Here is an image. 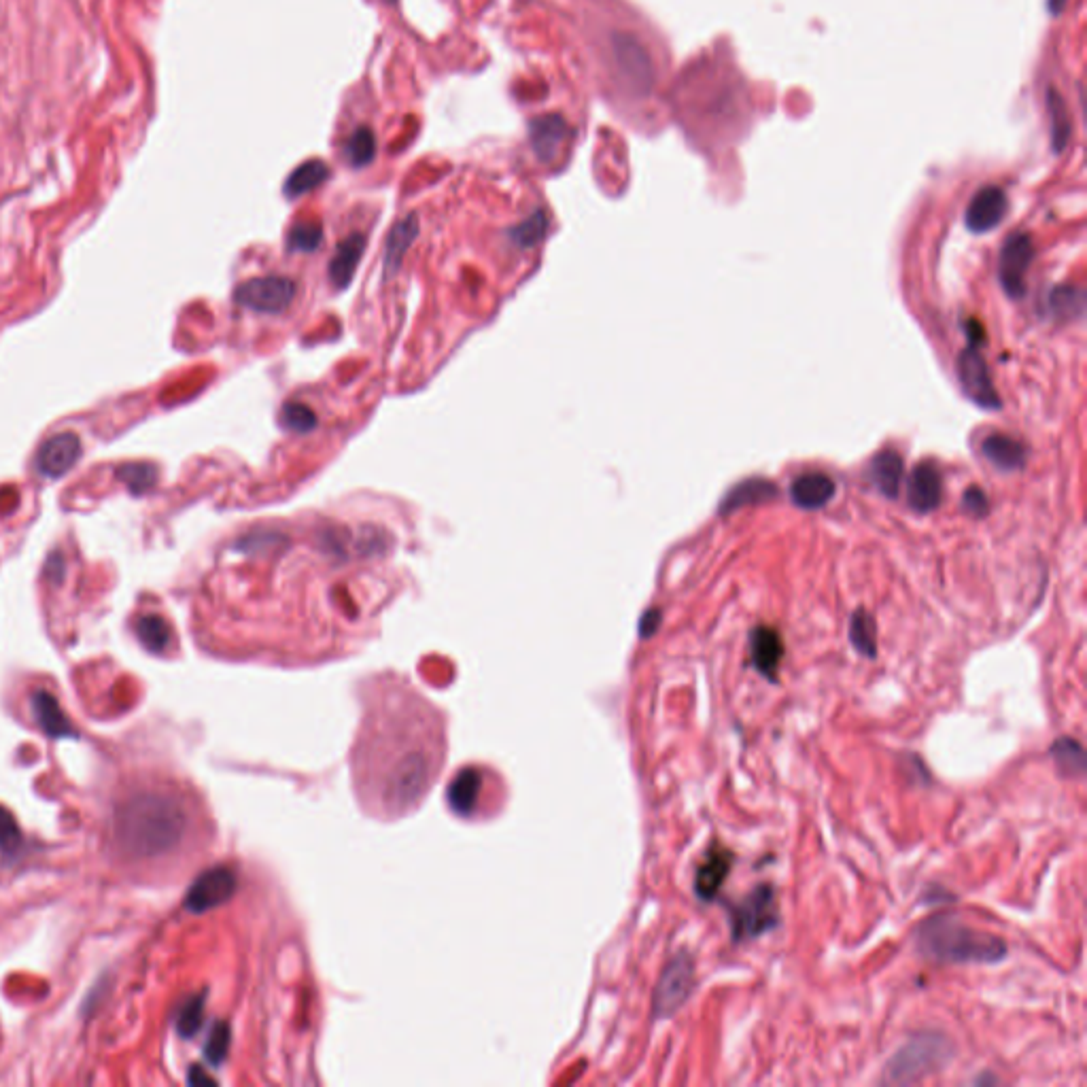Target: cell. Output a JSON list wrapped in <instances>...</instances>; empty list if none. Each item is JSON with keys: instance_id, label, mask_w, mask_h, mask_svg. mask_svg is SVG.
Returning a JSON list of instances; mask_svg holds the SVG:
<instances>
[{"instance_id": "40", "label": "cell", "mask_w": 1087, "mask_h": 1087, "mask_svg": "<svg viewBox=\"0 0 1087 1087\" xmlns=\"http://www.w3.org/2000/svg\"><path fill=\"white\" fill-rule=\"evenodd\" d=\"M659 625H661V612H659V610H650V612H646L644 618H642V625H640V635H642V637L654 635V633H657Z\"/></svg>"}, {"instance_id": "30", "label": "cell", "mask_w": 1087, "mask_h": 1087, "mask_svg": "<svg viewBox=\"0 0 1087 1087\" xmlns=\"http://www.w3.org/2000/svg\"><path fill=\"white\" fill-rule=\"evenodd\" d=\"M417 230H419V223H417V217H414V215L402 219L398 226L393 228V232L389 234V240H387V264L389 266H393L395 262L400 260V255L404 253V249L412 243V238L417 236Z\"/></svg>"}, {"instance_id": "33", "label": "cell", "mask_w": 1087, "mask_h": 1087, "mask_svg": "<svg viewBox=\"0 0 1087 1087\" xmlns=\"http://www.w3.org/2000/svg\"><path fill=\"white\" fill-rule=\"evenodd\" d=\"M20 848H22L20 826H17L9 809L0 805V852H3L7 858H11V856H17Z\"/></svg>"}, {"instance_id": "15", "label": "cell", "mask_w": 1087, "mask_h": 1087, "mask_svg": "<svg viewBox=\"0 0 1087 1087\" xmlns=\"http://www.w3.org/2000/svg\"><path fill=\"white\" fill-rule=\"evenodd\" d=\"M1007 213V194L996 185L981 187L966 209V228L973 234L994 230Z\"/></svg>"}, {"instance_id": "12", "label": "cell", "mask_w": 1087, "mask_h": 1087, "mask_svg": "<svg viewBox=\"0 0 1087 1087\" xmlns=\"http://www.w3.org/2000/svg\"><path fill=\"white\" fill-rule=\"evenodd\" d=\"M733 862H735V854L727 848V845L714 841L710 848H707L705 856L701 858L695 871V894L703 903H710L716 899L720 888L724 886V882H727V877L733 871Z\"/></svg>"}, {"instance_id": "28", "label": "cell", "mask_w": 1087, "mask_h": 1087, "mask_svg": "<svg viewBox=\"0 0 1087 1087\" xmlns=\"http://www.w3.org/2000/svg\"><path fill=\"white\" fill-rule=\"evenodd\" d=\"M344 153H347V162L353 166V168H361L366 166L374 160V153H376V138H374V132L368 128V126H359L347 141V149H344Z\"/></svg>"}, {"instance_id": "4", "label": "cell", "mask_w": 1087, "mask_h": 1087, "mask_svg": "<svg viewBox=\"0 0 1087 1087\" xmlns=\"http://www.w3.org/2000/svg\"><path fill=\"white\" fill-rule=\"evenodd\" d=\"M954 1056L952 1041L939 1032H920L909 1039L884 1068L886 1083H918L937 1073Z\"/></svg>"}, {"instance_id": "5", "label": "cell", "mask_w": 1087, "mask_h": 1087, "mask_svg": "<svg viewBox=\"0 0 1087 1087\" xmlns=\"http://www.w3.org/2000/svg\"><path fill=\"white\" fill-rule=\"evenodd\" d=\"M731 937L735 943H746L763 937L780 926V907L775 888L758 884L737 905H731Z\"/></svg>"}, {"instance_id": "8", "label": "cell", "mask_w": 1087, "mask_h": 1087, "mask_svg": "<svg viewBox=\"0 0 1087 1087\" xmlns=\"http://www.w3.org/2000/svg\"><path fill=\"white\" fill-rule=\"evenodd\" d=\"M612 51L618 71L629 88L637 94H648L654 81V68L644 45L631 34L618 32L612 37Z\"/></svg>"}, {"instance_id": "24", "label": "cell", "mask_w": 1087, "mask_h": 1087, "mask_svg": "<svg viewBox=\"0 0 1087 1087\" xmlns=\"http://www.w3.org/2000/svg\"><path fill=\"white\" fill-rule=\"evenodd\" d=\"M364 247H366V238L361 234H353L336 249V255L330 266V274H332V281L338 287H344L351 281V276L361 260V253H364Z\"/></svg>"}, {"instance_id": "41", "label": "cell", "mask_w": 1087, "mask_h": 1087, "mask_svg": "<svg viewBox=\"0 0 1087 1087\" xmlns=\"http://www.w3.org/2000/svg\"><path fill=\"white\" fill-rule=\"evenodd\" d=\"M200 1081L211 1083V1079H206V1075H200V1068H192V1075H189V1083L194 1085V1083H200Z\"/></svg>"}, {"instance_id": "7", "label": "cell", "mask_w": 1087, "mask_h": 1087, "mask_svg": "<svg viewBox=\"0 0 1087 1087\" xmlns=\"http://www.w3.org/2000/svg\"><path fill=\"white\" fill-rule=\"evenodd\" d=\"M298 285L285 276H264L240 285L234 298L240 306L257 313H283L296 298Z\"/></svg>"}, {"instance_id": "16", "label": "cell", "mask_w": 1087, "mask_h": 1087, "mask_svg": "<svg viewBox=\"0 0 1087 1087\" xmlns=\"http://www.w3.org/2000/svg\"><path fill=\"white\" fill-rule=\"evenodd\" d=\"M941 495H943V478L937 465L930 461L916 465L907 480L909 506L920 514H928L935 508H939Z\"/></svg>"}, {"instance_id": "37", "label": "cell", "mask_w": 1087, "mask_h": 1087, "mask_svg": "<svg viewBox=\"0 0 1087 1087\" xmlns=\"http://www.w3.org/2000/svg\"><path fill=\"white\" fill-rule=\"evenodd\" d=\"M283 423L291 429H298V431H306L315 425V417L313 412H310L308 408H304L302 404H289L285 406L283 410Z\"/></svg>"}, {"instance_id": "35", "label": "cell", "mask_w": 1087, "mask_h": 1087, "mask_svg": "<svg viewBox=\"0 0 1087 1087\" xmlns=\"http://www.w3.org/2000/svg\"><path fill=\"white\" fill-rule=\"evenodd\" d=\"M202 1000H204V996H196L192 1000H187V1003L181 1009V1013H179L177 1032L181 1034L183 1039H192L202 1026V1009H204Z\"/></svg>"}, {"instance_id": "1", "label": "cell", "mask_w": 1087, "mask_h": 1087, "mask_svg": "<svg viewBox=\"0 0 1087 1087\" xmlns=\"http://www.w3.org/2000/svg\"><path fill=\"white\" fill-rule=\"evenodd\" d=\"M353 750L359 799L378 818H402L436 782L444 761V724L421 693L400 680H378L364 695Z\"/></svg>"}, {"instance_id": "25", "label": "cell", "mask_w": 1087, "mask_h": 1087, "mask_svg": "<svg viewBox=\"0 0 1087 1087\" xmlns=\"http://www.w3.org/2000/svg\"><path fill=\"white\" fill-rule=\"evenodd\" d=\"M330 177V168H327L321 160H308L302 166L291 172L285 183V194L289 198H298L308 192H313L315 187L327 181Z\"/></svg>"}, {"instance_id": "26", "label": "cell", "mask_w": 1087, "mask_h": 1087, "mask_svg": "<svg viewBox=\"0 0 1087 1087\" xmlns=\"http://www.w3.org/2000/svg\"><path fill=\"white\" fill-rule=\"evenodd\" d=\"M850 642L865 659L877 657V625L867 610H856L850 618Z\"/></svg>"}, {"instance_id": "32", "label": "cell", "mask_w": 1087, "mask_h": 1087, "mask_svg": "<svg viewBox=\"0 0 1087 1087\" xmlns=\"http://www.w3.org/2000/svg\"><path fill=\"white\" fill-rule=\"evenodd\" d=\"M546 228H548L546 215L542 211H536L527 221H523L519 228L512 230V238L519 247H536L544 238Z\"/></svg>"}, {"instance_id": "38", "label": "cell", "mask_w": 1087, "mask_h": 1087, "mask_svg": "<svg viewBox=\"0 0 1087 1087\" xmlns=\"http://www.w3.org/2000/svg\"><path fill=\"white\" fill-rule=\"evenodd\" d=\"M226 1049H228V1028L223 1024H219L213 1030L209 1043H206L204 1054H206V1058H209V1062L219 1064L223 1060V1056H226Z\"/></svg>"}, {"instance_id": "22", "label": "cell", "mask_w": 1087, "mask_h": 1087, "mask_svg": "<svg viewBox=\"0 0 1087 1087\" xmlns=\"http://www.w3.org/2000/svg\"><path fill=\"white\" fill-rule=\"evenodd\" d=\"M869 476L879 493L896 499L903 480V457L896 451L877 453L869 465Z\"/></svg>"}, {"instance_id": "10", "label": "cell", "mask_w": 1087, "mask_h": 1087, "mask_svg": "<svg viewBox=\"0 0 1087 1087\" xmlns=\"http://www.w3.org/2000/svg\"><path fill=\"white\" fill-rule=\"evenodd\" d=\"M958 376H960V385H962L964 395L973 404H977L981 408H988V410L1000 408V400H998V393H996V389L992 385L986 359H983V355L979 353V349L973 347V344H971V347H966L962 351V355H960Z\"/></svg>"}, {"instance_id": "31", "label": "cell", "mask_w": 1087, "mask_h": 1087, "mask_svg": "<svg viewBox=\"0 0 1087 1087\" xmlns=\"http://www.w3.org/2000/svg\"><path fill=\"white\" fill-rule=\"evenodd\" d=\"M478 782L480 780L476 778L474 771H463L459 778L455 780L453 790L448 792V795H451V805L457 809L459 814H468L470 809L474 807Z\"/></svg>"}, {"instance_id": "36", "label": "cell", "mask_w": 1087, "mask_h": 1087, "mask_svg": "<svg viewBox=\"0 0 1087 1087\" xmlns=\"http://www.w3.org/2000/svg\"><path fill=\"white\" fill-rule=\"evenodd\" d=\"M1047 98H1049L1051 117H1054V128H1051V136H1054L1056 151H1060V149H1064V145L1068 141V132H1071V126H1068V122H1066V109L1062 105L1058 92L1049 90Z\"/></svg>"}, {"instance_id": "2", "label": "cell", "mask_w": 1087, "mask_h": 1087, "mask_svg": "<svg viewBox=\"0 0 1087 1087\" xmlns=\"http://www.w3.org/2000/svg\"><path fill=\"white\" fill-rule=\"evenodd\" d=\"M187 812L168 795H138L117 814V837L136 856H160L175 850L187 833Z\"/></svg>"}, {"instance_id": "42", "label": "cell", "mask_w": 1087, "mask_h": 1087, "mask_svg": "<svg viewBox=\"0 0 1087 1087\" xmlns=\"http://www.w3.org/2000/svg\"><path fill=\"white\" fill-rule=\"evenodd\" d=\"M387 3H395V0H387Z\"/></svg>"}, {"instance_id": "11", "label": "cell", "mask_w": 1087, "mask_h": 1087, "mask_svg": "<svg viewBox=\"0 0 1087 1087\" xmlns=\"http://www.w3.org/2000/svg\"><path fill=\"white\" fill-rule=\"evenodd\" d=\"M236 890V877L230 869L215 867L204 871L189 888L185 896V909L192 913H204L221 903H226Z\"/></svg>"}, {"instance_id": "9", "label": "cell", "mask_w": 1087, "mask_h": 1087, "mask_svg": "<svg viewBox=\"0 0 1087 1087\" xmlns=\"http://www.w3.org/2000/svg\"><path fill=\"white\" fill-rule=\"evenodd\" d=\"M1034 260V245L1028 234H1011L1000 251L998 276L1007 296L1017 300L1026 293V272Z\"/></svg>"}, {"instance_id": "34", "label": "cell", "mask_w": 1087, "mask_h": 1087, "mask_svg": "<svg viewBox=\"0 0 1087 1087\" xmlns=\"http://www.w3.org/2000/svg\"><path fill=\"white\" fill-rule=\"evenodd\" d=\"M321 226L315 221L298 223L296 228L289 232V247L293 251H315L321 245Z\"/></svg>"}, {"instance_id": "29", "label": "cell", "mask_w": 1087, "mask_h": 1087, "mask_svg": "<svg viewBox=\"0 0 1087 1087\" xmlns=\"http://www.w3.org/2000/svg\"><path fill=\"white\" fill-rule=\"evenodd\" d=\"M117 478L122 480L134 495H143L149 489H153L155 480H158V470H155V465H149V463H126L117 470Z\"/></svg>"}, {"instance_id": "14", "label": "cell", "mask_w": 1087, "mask_h": 1087, "mask_svg": "<svg viewBox=\"0 0 1087 1087\" xmlns=\"http://www.w3.org/2000/svg\"><path fill=\"white\" fill-rule=\"evenodd\" d=\"M81 459V440L71 434H58L49 438L37 455V470L47 478H60L75 468Z\"/></svg>"}, {"instance_id": "19", "label": "cell", "mask_w": 1087, "mask_h": 1087, "mask_svg": "<svg viewBox=\"0 0 1087 1087\" xmlns=\"http://www.w3.org/2000/svg\"><path fill=\"white\" fill-rule=\"evenodd\" d=\"M835 495V482L822 472L801 474L792 480L790 499L792 504L803 510H818L831 502Z\"/></svg>"}, {"instance_id": "17", "label": "cell", "mask_w": 1087, "mask_h": 1087, "mask_svg": "<svg viewBox=\"0 0 1087 1087\" xmlns=\"http://www.w3.org/2000/svg\"><path fill=\"white\" fill-rule=\"evenodd\" d=\"M30 705H32L34 722L39 724V729L49 739H68V737L77 739L79 737L75 724L64 716L58 699L51 693H47V690H37V693H32Z\"/></svg>"}, {"instance_id": "39", "label": "cell", "mask_w": 1087, "mask_h": 1087, "mask_svg": "<svg viewBox=\"0 0 1087 1087\" xmlns=\"http://www.w3.org/2000/svg\"><path fill=\"white\" fill-rule=\"evenodd\" d=\"M962 506H964L966 512L973 514V516H977V519H979V516H986V514H988V497H986V493H983L981 489L973 487V489H969V491L964 493V497H962Z\"/></svg>"}, {"instance_id": "20", "label": "cell", "mask_w": 1087, "mask_h": 1087, "mask_svg": "<svg viewBox=\"0 0 1087 1087\" xmlns=\"http://www.w3.org/2000/svg\"><path fill=\"white\" fill-rule=\"evenodd\" d=\"M981 451H983V457H986L992 465H996L998 470H1005V472L1022 470L1028 457L1026 446L1020 440L1005 434L988 436L981 444Z\"/></svg>"}, {"instance_id": "13", "label": "cell", "mask_w": 1087, "mask_h": 1087, "mask_svg": "<svg viewBox=\"0 0 1087 1087\" xmlns=\"http://www.w3.org/2000/svg\"><path fill=\"white\" fill-rule=\"evenodd\" d=\"M784 661V640L778 629L761 625L750 633V665L767 682L775 684L780 678V665Z\"/></svg>"}, {"instance_id": "6", "label": "cell", "mask_w": 1087, "mask_h": 1087, "mask_svg": "<svg viewBox=\"0 0 1087 1087\" xmlns=\"http://www.w3.org/2000/svg\"><path fill=\"white\" fill-rule=\"evenodd\" d=\"M697 988L695 956L690 952H678L671 958L654 988V1015L659 1020L676 1015Z\"/></svg>"}, {"instance_id": "3", "label": "cell", "mask_w": 1087, "mask_h": 1087, "mask_svg": "<svg viewBox=\"0 0 1087 1087\" xmlns=\"http://www.w3.org/2000/svg\"><path fill=\"white\" fill-rule=\"evenodd\" d=\"M918 950L937 964H996L1007 958V943L954 916H933L918 926Z\"/></svg>"}, {"instance_id": "23", "label": "cell", "mask_w": 1087, "mask_h": 1087, "mask_svg": "<svg viewBox=\"0 0 1087 1087\" xmlns=\"http://www.w3.org/2000/svg\"><path fill=\"white\" fill-rule=\"evenodd\" d=\"M1049 756L1054 758L1056 767L1066 778H1083L1087 769L1085 750L1075 737H1058L1054 744L1049 746Z\"/></svg>"}, {"instance_id": "27", "label": "cell", "mask_w": 1087, "mask_h": 1087, "mask_svg": "<svg viewBox=\"0 0 1087 1087\" xmlns=\"http://www.w3.org/2000/svg\"><path fill=\"white\" fill-rule=\"evenodd\" d=\"M136 635L149 652H164L170 644V627L158 614L141 616L136 623Z\"/></svg>"}, {"instance_id": "21", "label": "cell", "mask_w": 1087, "mask_h": 1087, "mask_svg": "<svg viewBox=\"0 0 1087 1087\" xmlns=\"http://www.w3.org/2000/svg\"><path fill=\"white\" fill-rule=\"evenodd\" d=\"M775 497H778V489H775L773 482L763 480V478H750V480L739 482L737 487H733L727 495L722 497L720 514L724 516V514L735 512V510L744 508V506L767 504Z\"/></svg>"}, {"instance_id": "18", "label": "cell", "mask_w": 1087, "mask_h": 1087, "mask_svg": "<svg viewBox=\"0 0 1087 1087\" xmlns=\"http://www.w3.org/2000/svg\"><path fill=\"white\" fill-rule=\"evenodd\" d=\"M569 138V126L561 115H542L531 119L529 141L538 160L550 162L559 153V147Z\"/></svg>"}]
</instances>
